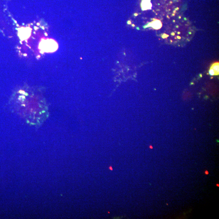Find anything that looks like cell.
<instances>
[{
    "instance_id": "1",
    "label": "cell",
    "mask_w": 219,
    "mask_h": 219,
    "mask_svg": "<svg viewBox=\"0 0 219 219\" xmlns=\"http://www.w3.org/2000/svg\"><path fill=\"white\" fill-rule=\"evenodd\" d=\"M40 50L46 53H53L58 49V44L53 39L42 40L39 45Z\"/></svg>"
},
{
    "instance_id": "2",
    "label": "cell",
    "mask_w": 219,
    "mask_h": 219,
    "mask_svg": "<svg viewBox=\"0 0 219 219\" xmlns=\"http://www.w3.org/2000/svg\"><path fill=\"white\" fill-rule=\"evenodd\" d=\"M31 29L29 27H22L18 29V35L22 40L29 38L31 35Z\"/></svg>"
},
{
    "instance_id": "3",
    "label": "cell",
    "mask_w": 219,
    "mask_h": 219,
    "mask_svg": "<svg viewBox=\"0 0 219 219\" xmlns=\"http://www.w3.org/2000/svg\"><path fill=\"white\" fill-rule=\"evenodd\" d=\"M162 26V24L160 20L154 19L153 21L148 24L146 27H151L156 30H158L161 29Z\"/></svg>"
},
{
    "instance_id": "4",
    "label": "cell",
    "mask_w": 219,
    "mask_h": 219,
    "mask_svg": "<svg viewBox=\"0 0 219 219\" xmlns=\"http://www.w3.org/2000/svg\"><path fill=\"white\" fill-rule=\"evenodd\" d=\"M209 74L212 76L219 74V63H216L212 65L209 71Z\"/></svg>"
},
{
    "instance_id": "5",
    "label": "cell",
    "mask_w": 219,
    "mask_h": 219,
    "mask_svg": "<svg viewBox=\"0 0 219 219\" xmlns=\"http://www.w3.org/2000/svg\"><path fill=\"white\" fill-rule=\"evenodd\" d=\"M141 7L142 10H146L151 9L152 4L150 0H143L141 3Z\"/></svg>"
},
{
    "instance_id": "6",
    "label": "cell",
    "mask_w": 219,
    "mask_h": 219,
    "mask_svg": "<svg viewBox=\"0 0 219 219\" xmlns=\"http://www.w3.org/2000/svg\"><path fill=\"white\" fill-rule=\"evenodd\" d=\"M205 174L208 175V174H209V173H208V171H206L205 172Z\"/></svg>"
}]
</instances>
